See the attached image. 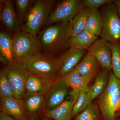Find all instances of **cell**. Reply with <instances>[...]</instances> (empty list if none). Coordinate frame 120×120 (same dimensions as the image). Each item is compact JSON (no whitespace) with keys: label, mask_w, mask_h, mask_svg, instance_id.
I'll return each instance as SVG.
<instances>
[{"label":"cell","mask_w":120,"mask_h":120,"mask_svg":"<svg viewBox=\"0 0 120 120\" xmlns=\"http://www.w3.org/2000/svg\"><path fill=\"white\" fill-rule=\"evenodd\" d=\"M102 27V18L100 10L98 8L90 9L85 30L98 37L101 34Z\"/></svg>","instance_id":"cell-20"},{"label":"cell","mask_w":120,"mask_h":120,"mask_svg":"<svg viewBox=\"0 0 120 120\" xmlns=\"http://www.w3.org/2000/svg\"><path fill=\"white\" fill-rule=\"evenodd\" d=\"M98 38L85 30L75 37L69 38L68 46L77 49L87 50Z\"/></svg>","instance_id":"cell-21"},{"label":"cell","mask_w":120,"mask_h":120,"mask_svg":"<svg viewBox=\"0 0 120 120\" xmlns=\"http://www.w3.org/2000/svg\"><path fill=\"white\" fill-rule=\"evenodd\" d=\"M0 120H17L8 114L3 112H0Z\"/></svg>","instance_id":"cell-30"},{"label":"cell","mask_w":120,"mask_h":120,"mask_svg":"<svg viewBox=\"0 0 120 120\" xmlns=\"http://www.w3.org/2000/svg\"><path fill=\"white\" fill-rule=\"evenodd\" d=\"M113 2L116 5L118 15L120 18V0H115Z\"/></svg>","instance_id":"cell-31"},{"label":"cell","mask_w":120,"mask_h":120,"mask_svg":"<svg viewBox=\"0 0 120 120\" xmlns=\"http://www.w3.org/2000/svg\"><path fill=\"white\" fill-rule=\"evenodd\" d=\"M0 98L14 97L13 90L3 71L0 73Z\"/></svg>","instance_id":"cell-27"},{"label":"cell","mask_w":120,"mask_h":120,"mask_svg":"<svg viewBox=\"0 0 120 120\" xmlns=\"http://www.w3.org/2000/svg\"><path fill=\"white\" fill-rule=\"evenodd\" d=\"M113 1L101 7L100 11L103 23L101 37L112 43L120 41V18Z\"/></svg>","instance_id":"cell-6"},{"label":"cell","mask_w":120,"mask_h":120,"mask_svg":"<svg viewBox=\"0 0 120 120\" xmlns=\"http://www.w3.org/2000/svg\"><path fill=\"white\" fill-rule=\"evenodd\" d=\"M68 23H58L49 26L42 32L38 39L43 54L53 57L69 47L66 34Z\"/></svg>","instance_id":"cell-1"},{"label":"cell","mask_w":120,"mask_h":120,"mask_svg":"<svg viewBox=\"0 0 120 120\" xmlns=\"http://www.w3.org/2000/svg\"><path fill=\"white\" fill-rule=\"evenodd\" d=\"M0 55L6 58L8 62L14 60L12 38L5 31L0 32Z\"/></svg>","instance_id":"cell-23"},{"label":"cell","mask_w":120,"mask_h":120,"mask_svg":"<svg viewBox=\"0 0 120 120\" xmlns=\"http://www.w3.org/2000/svg\"><path fill=\"white\" fill-rule=\"evenodd\" d=\"M110 72L106 69H102L97 75L94 83L89 90L91 101L99 97L105 90L109 82Z\"/></svg>","instance_id":"cell-22"},{"label":"cell","mask_w":120,"mask_h":120,"mask_svg":"<svg viewBox=\"0 0 120 120\" xmlns=\"http://www.w3.org/2000/svg\"><path fill=\"white\" fill-rule=\"evenodd\" d=\"M56 1L38 0L30 8L23 30L36 36L41 27L46 23L52 11Z\"/></svg>","instance_id":"cell-3"},{"label":"cell","mask_w":120,"mask_h":120,"mask_svg":"<svg viewBox=\"0 0 120 120\" xmlns=\"http://www.w3.org/2000/svg\"><path fill=\"white\" fill-rule=\"evenodd\" d=\"M26 112L28 114L34 116L46 110V94L26 92L21 98Z\"/></svg>","instance_id":"cell-16"},{"label":"cell","mask_w":120,"mask_h":120,"mask_svg":"<svg viewBox=\"0 0 120 120\" xmlns=\"http://www.w3.org/2000/svg\"><path fill=\"white\" fill-rule=\"evenodd\" d=\"M0 61L2 63H3L4 64L7 65L8 63V61L6 58H5L4 56H3L1 55H0Z\"/></svg>","instance_id":"cell-32"},{"label":"cell","mask_w":120,"mask_h":120,"mask_svg":"<svg viewBox=\"0 0 120 120\" xmlns=\"http://www.w3.org/2000/svg\"><path fill=\"white\" fill-rule=\"evenodd\" d=\"M15 5L17 15L20 19L26 20L27 15L33 2L31 0H16Z\"/></svg>","instance_id":"cell-28"},{"label":"cell","mask_w":120,"mask_h":120,"mask_svg":"<svg viewBox=\"0 0 120 120\" xmlns=\"http://www.w3.org/2000/svg\"><path fill=\"white\" fill-rule=\"evenodd\" d=\"M112 64L113 73L120 79V41L112 43Z\"/></svg>","instance_id":"cell-25"},{"label":"cell","mask_w":120,"mask_h":120,"mask_svg":"<svg viewBox=\"0 0 120 120\" xmlns=\"http://www.w3.org/2000/svg\"></svg>","instance_id":"cell-36"},{"label":"cell","mask_w":120,"mask_h":120,"mask_svg":"<svg viewBox=\"0 0 120 120\" xmlns=\"http://www.w3.org/2000/svg\"><path fill=\"white\" fill-rule=\"evenodd\" d=\"M69 88L61 76L54 80L46 94V110L54 109L64 101Z\"/></svg>","instance_id":"cell-10"},{"label":"cell","mask_w":120,"mask_h":120,"mask_svg":"<svg viewBox=\"0 0 120 120\" xmlns=\"http://www.w3.org/2000/svg\"><path fill=\"white\" fill-rule=\"evenodd\" d=\"M116 120H120V118H118V119H116Z\"/></svg>","instance_id":"cell-35"},{"label":"cell","mask_w":120,"mask_h":120,"mask_svg":"<svg viewBox=\"0 0 120 120\" xmlns=\"http://www.w3.org/2000/svg\"><path fill=\"white\" fill-rule=\"evenodd\" d=\"M98 98L102 120H116V113L120 109V79L112 72L106 87Z\"/></svg>","instance_id":"cell-2"},{"label":"cell","mask_w":120,"mask_h":120,"mask_svg":"<svg viewBox=\"0 0 120 120\" xmlns=\"http://www.w3.org/2000/svg\"><path fill=\"white\" fill-rule=\"evenodd\" d=\"M30 120H50L49 118H46L42 119H32Z\"/></svg>","instance_id":"cell-34"},{"label":"cell","mask_w":120,"mask_h":120,"mask_svg":"<svg viewBox=\"0 0 120 120\" xmlns=\"http://www.w3.org/2000/svg\"><path fill=\"white\" fill-rule=\"evenodd\" d=\"M0 19L5 27L10 31H19L20 24L15 11L13 2L11 0L2 1Z\"/></svg>","instance_id":"cell-14"},{"label":"cell","mask_w":120,"mask_h":120,"mask_svg":"<svg viewBox=\"0 0 120 120\" xmlns=\"http://www.w3.org/2000/svg\"><path fill=\"white\" fill-rule=\"evenodd\" d=\"M100 67L96 58L87 53L75 68L88 84L98 74Z\"/></svg>","instance_id":"cell-15"},{"label":"cell","mask_w":120,"mask_h":120,"mask_svg":"<svg viewBox=\"0 0 120 120\" xmlns=\"http://www.w3.org/2000/svg\"><path fill=\"white\" fill-rule=\"evenodd\" d=\"M75 120H101L98 106L92 101L88 104L83 111L75 116Z\"/></svg>","instance_id":"cell-24"},{"label":"cell","mask_w":120,"mask_h":120,"mask_svg":"<svg viewBox=\"0 0 120 120\" xmlns=\"http://www.w3.org/2000/svg\"><path fill=\"white\" fill-rule=\"evenodd\" d=\"M85 53L84 50L70 47L56 58L59 76H64L75 68L83 58Z\"/></svg>","instance_id":"cell-11"},{"label":"cell","mask_w":120,"mask_h":120,"mask_svg":"<svg viewBox=\"0 0 120 120\" xmlns=\"http://www.w3.org/2000/svg\"></svg>","instance_id":"cell-37"},{"label":"cell","mask_w":120,"mask_h":120,"mask_svg":"<svg viewBox=\"0 0 120 120\" xmlns=\"http://www.w3.org/2000/svg\"><path fill=\"white\" fill-rule=\"evenodd\" d=\"M88 53L96 58L102 69H112V43L102 38L97 39L88 49Z\"/></svg>","instance_id":"cell-9"},{"label":"cell","mask_w":120,"mask_h":120,"mask_svg":"<svg viewBox=\"0 0 120 120\" xmlns=\"http://www.w3.org/2000/svg\"><path fill=\"white\" fill-rule=\"evenodd\" d=\"M12 41L14 60H21L41 53L39 39L24 31L15 33Z\"/></svg>","instance_id":"cell-4"},{"label":"cell","mask_w":120,"mask_h":120,"mask_svg":"<svg viewBox=\"0 0 120 120\" xmlns=\"http://www.w3.org/2000/svg\"><path fill=\"white\" fill-rule=\"evenodd\" d=\"M32 75L55 80L59 76L56 58L41 53L21 60Z\"/></svg>","instance_id":"cell-7"},{"label":"cell","mask_w":120,"mask_h":120,"mask_svg":"<svg viewBox=\"0 0 120 120\" xmlns=\"http://www.w3.org/2000/svg\"><path fill=\"white\" fill-rule=\"evenodd\" d=\"M54 80L30 73L26 83V92L46 94Z\"/></svg>","instance_id":"cell-18"},{"label":"cell","mask_w":120,"mask_h":120,"mask_svg":"<svg viewBox=\"0 0 120 120\" xmlns=\"http://www.w3.org/2000/svg\"><path fill=\"white\" fill-rule=\"evenodd\" d=\"M8 79L14 92V97L21 99L26 93V85L30 73L26 65L14 60L8 62L2 70Z\"/></svg>","instance_id":"cell-5"},{"label":"cell","mask_w":120,"mask_h":120,"mask_svg":"<svg viewBox=\"0 0 120 120\" xmlns=\"http://www.w3.org/2000/svg\"><path fill=\"white\" fill-rule=\"evenodd\" d=\"M82 0H63L56 5L50 14L46 24L55 23H68L75 15L84 8Z\"/></svg>","instance_id":"cell-8"},{"label":"cell","mask_w":120,"mask_h":120,"mask_svg":"<svg viewBox=\"0 0 120 120\" xmlns=\"http://www.w3.org/2000/svg\"><path fill=\"white\" fill-rule=\"evenodd\" d=\"M120 118V109L118 111L116 114V119Z\"/></svg>","instance_id":"cell-33"},{"label":"cell","mask_w":120,"mask_h":120,"mask_svg":"<svg viewBox=\"0 0 120 120\" xmlns=\"http://www.w3.org/2000/svg\"><path fill=\"white\" fill-rule=\"evenodd\" d=\"M112 0H83V5L90 9H98L104 5L112 2Z\"/></svg>","instance_id":"cell-29"},{"label":"cell","mask_w":120,"mask_h":120,"mask_svg":"<svg viewBox=\"0 0 120 120\" xmlns=\"http://www.w3.org/2000/svg\"><path fill=\"white\" fill-rule=\"evenodd\" d=\"M90 9L84 7L68 22L66 28L68 39L75 37L85 30Z\"/></svg>","instance_id":"cell-17"},{"label":"cell","mask_w":120,"mask_h":120,"mask_svg":"<svg viewBox=\"0 0 120 120\" xmlns=\"http://www.w3.org/2000/svg\"><path fill=\"white\" fill-rule=\"evenodd\" d=\"M79 94L72 90L70 92V99L65 101L54 109L46 110L45 117L54 120H71L73 107Z\"/></svg>","instance_id":"cell-12"},{"label":"cell","mask_w":120,"mask_h":120,"mask_svg":"<svg viewBox=\"0 0 120 120\" xmlns=\"http://www.w3.org/2000/svg\"><path fill=\"white\" fill-rule=\"evenodd\" d=\"M61 77L73 91L80 94L88 92L90 90L88 84L79 75L75 68L67 75Z\"/></svg>","instance_id":"cell-19"},{"label":"cell","mask_w":120,"mask_h":120,"mask_svg":"<svg viewBox=\"0 0 120 120\" xmlns=\"http://www.w3.org/2000/svg\"><path fill=\"white\" fill-rule=\"evenodd\" d=\"M90 98L89 91L80 94L79 96L73 107L71 118L81 112L90 102Z\"/></svg>","instance_id":"cell-26"},{"label":"cell","mask_w":120,"mask_h":120,"mask_svg":"<svg viewBox=\"0 0 120 120\" xmlns=\"http://www.w3.org/2000/svg\"><path fill=\"white\" fill-rule=\"evenodd\" d=\"M0 112L7 114L17 120H29L21 99L15 97L0 98Z\"/></svg>","instance_id":"cell-13"}]
</instances>
